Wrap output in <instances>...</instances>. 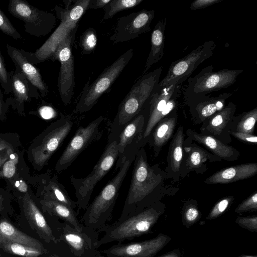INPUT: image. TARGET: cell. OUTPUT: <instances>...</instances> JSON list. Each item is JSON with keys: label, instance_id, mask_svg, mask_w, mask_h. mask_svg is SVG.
<instances>
[{"label": "cell", "instance_id": "cell-1", "mask_svg": "<svg viewBox=\"0 0 257 257\" xmlns=\"http://www.w3.org/2000/svg\"><path fill=\"white\" fill-rule=\"evenodd\" d=\"M132 177L120 217L139 212L158 202L163 195V184L167 177L158 165L151 166L142 148L134 161Z\"/></svg>", "mask_w": 257, "mask_h": 257}, {"label": "cell", "instance_id": "cell-2", "mask_svg": "<svg viewBox=\"0 0 257 257\" xmlns=\"http://www.w3.org/2000/svg\"><path fill=\"white\" fill-rule=\"evenodd\" d=\"M163 67L146 73L133 85L119 105L117 112L110 125L108 142L117 140L124 126L144 108L156 90Z\"/></svg>", "mask_w": 257, "mask_h": 257}, {"label": "cell", "instance_id": "cell-3", "mask_svg": "<svg viewBox=\"0 0 257 257\" xmlns=\"http://www.w3.org/2000/svg\"><path fill=\"white\" fill-rule=\"evenodd\" d=\"M90 0L63 1L65 8L56 5L54 10L60 24L43 44L34 52L23 50L28 59L35 65L46 60L54 61L60 44L75 30L78 23L87 10Z\"/></svg>", "mask_w": 257, "mask_h": 257}, {"label": "cell", "instance_id": "cell-4", "mask_svg": "<svg viewBox=\"0 0 257 257\" xmlns=\"http://www.w3.org/2000/svg\"><path fill=\"white\" fill-rule=\"evenodd\" d=\"M163 206L158 201L139 212L118 219L110 225H106L99 231L105 233L98 240V247L113 241L131 240L148 233L163 214Z\"/></svg>", "mask_w": 257, "mask_h": 257}, {"label": "cell", "instance_id": "cell-5", "mask_svg": "<svg viewBox=\"0 0 257 257\" xmlns=\"http://www.w3.org/2000/svg\"><path fill=\"white\" fill-rule=\"evenodd\" d=\"M135 158L127 159L100 193L89 204L82 217L88 228L99 233L110 220L120 187Z\"/></svg>", "mask_w": 257, "mask_h": 257}, {"label": "cell", "instance_id": "cell-6", "mask_svg": "<svg viewBox=\"0 0 257 257\" xmlns=\"http://www.w3.org/2000/svg\"><path fill=\"white\" fill-rule=\"evenodd\" d=\"M213 70V65L208 66L194 77L188 79L183 90L184 102L203 97L232 85L243 72L241 69L227 68L218 71Z\"/></svg>", "mask_w": 257, "mask_h": 257}, {"label": "cell", "instance_id": "cell-7", "mask_svg": "<svg viewBox=\"0 0 257 257\" xmlns=\"http://www.w3.org/2000/svg\"><path fill=\"white\" fill-rule=\"evenodd\" d=\"M118 157L117 140L107 145L91 172L87 176L77 178L72 175L70 181L73 186L78 209L85 210L89 204L93 191L97 183L108 173Z\"/></svg>", "mask_w": 257, "mask_h": 257}, {"label": "cell", "instance_id": "cell-8", "mask_svg": "<svg viewBox=\"0 0 257 257\" xmlns=\"http://www.w3.org/2000/svg\"><path fill=\"white\" fill-rule=\"evenodd\" d=\"M133 49H130L104 69L98 77L90 84L89 80L85 84L75 111L82 113L90 110L102 94L110 87L121 72L127 65L133 55Z\"/></svg>", "mask_w": 257, "mask_h": 257}, {"label": "cell", "instance_id": "cell-9", "mask_svg": "<svg viewBox=\"0 0 257 257\" xmlns=\"http://www.w3.org/2000/svg\"><path fill=\"white\" fill-rule=\"evenodd\" d=\"M215 47L213 40L206 41L185 57L172 62L157 86L182 84L202 62L213 55Z\"/></svg>", "mask_w": 257, "mask_h": 257}, {"label": "cell", "instance_id": "cell-10", "mask_svg": "<svg viewBox=\"0 0 257 257\" xmlns=\"http://www.w3.org/2000/svg\"><path fill=\"white\" fill-rule=\"evenodd\" d=\"M8 11L14 17L24 23L25 32L40 37L49 34L56 24L52 13L40 10L24 0H10Z\"/></svg>", "mask_w": 257, "mask_h": 257}, {"label": "cell", "instance_id": "cell-11", "mask_svg": "<svg viewBox=\"0 0 257 257\" xmlns=\"http://www.w3.org/2000/svg\"><path fill=\"white\" fill-rule=\"evenodd\" d=\"M103 119L101 115L87 125L78 128L57 162L55 169L57 172L66 170L85 149L101 138Z\"/></svg>", "mask_w": 257, "mask_h": 257}, {"label": "cell", "instance_id": "cell-12", "mask_svg": "<svg viewBox=\"0 0 257 257\" xmlns=\"http://www.w3.org/2000/svg\"><path fill=\"white\" fill-rule=\"evenodd\" d=\"M149 101L141 111L129 122L120 133L117 139L118 157L116 168H119L128 158H135L143 148V134L149 115Z\"/></svg>", "mask_w": 257, "mask_h": 257}, {"label": "cell", "instance_id": "cell-13", "mask_svg": "<svg viewBox=\"0 0 257 257\" xmlns=\"http://www.w3.org/2000/svg\"><path fill=\"white\" fill-rule=\"evenodd\" d=\"M73 125L71 118L61 115L43 133L33 153L34 163L37 167L42 168L47 163L68 136Z\"/></svg>", "mask_w": 257, "mask_h": 257}, {"label": "cell", "instance_id": "cell-14", "mask_svg": "<svg viewBox=\"0 0 257 257\" xmlns=\"http://www.w3.org/2000/svg\"><path fill=\"white\" fill-rule=\"evenodd\" d=\"M76 31L71 33L60 44L54 59V61L58 60L60 63L57 86L60 98L65 105L71 102L74 94V61L72 46Z\"/></svg>", "mask_w": 257, "mask_h": 257}, {"label": "cell", "instance_id": "cell-15", "mask_svg": "<svg viewBox=\"0 0 257 257\" xmlns=\"http://www.w3.org/2000/svg\"><path fill=\"white\" fill-rule=\"evenodd\" d=\"M154 10L143 9L118 19L110 41L113 44L133 40L150 31Z\"/></svg>", "mask_w": 257, "mask_h": 257}, {"label": "cell", "instance_id": "cell-16", "mask_svg": "<svg viewBox=\"0 0 257 257\" xmlns=\"http://www.w3.org/2000/svg\"><path fill=\"white\" fill-rule=\"evenodd\" d=\"M61 242L69 248L74 257H98V233L81 232L66 222L60 224Z\"/></svg>", "mask_w": 257, "mask_h": 257}, {"label": "cell", "instance_id": "cell-17", "mask_svg": "<svg viewBox=\"0 0 257 257\" xmlns=\"http://www.w3.org/2000/svg\"><path fill=\"white\" fill-rule=\"evenodd\" d=\"M171 240L168 235L160 233L146 240L118 244L104 249L101 252L105 257H154Z\"/></svg>", "mask_w": 257, "mask_h": 257}, {"label": "cell", "instance_id": "cell-18", "mask_svg": "<svg viewBox=\"0 0 257 257\" xmlns=\"http://www.w3.org/2000/svg\"><path fill=\"white\" fill-rule=\"evenodd\" d=\"M236 105L229 102L218 112L207 118L200 128L201 134L209 135L226 144L231 141V132Z\"/></svg>", "mask_w": 257, "mask_h": 257}, {"label": "cell", "instance_id": "cell-19", "mask_svg": "<svg viewBox=\"0 0 257 257\" xmlns=\"http://www.w3.org/2000/svg\"><path fill=\"white\" fill-rule=\"evenodd\" d=\"M183 150L180 178H184L193 171L202 174L207 170V164L222 160L195 143L190 146L183 144Z\"/></svg>", "mask_w": 257, "mask_h": 257}, {"label": "cell", "instance_id": "cell-20", "mask_svg": "<svg viewBox=\"0 0 257 257\" xmlns=\"http://www.w3.org/2000/svg\"><path fill=\"white\" fill-rule=\"evenodd\" d=\"M177 84L158 87L153 92L149 100V115L143 134L144 146L148 143V138L158 122L164 118L162 114L167 102L173 95Z\"/></svg>", "mask_w": 257, "mask_h": 257}, {"label": "cell", "instance_id": "cell-21", "mask_svg": "<svg viewBox=\"0 0 257 257\" xmlns=\"http://www.w3.org/2000/svg\"><path fill=\"white\" fill-rule=\"evenodd\" d=\"M233 92H224L216 96L209 95L185 102L189 107L192 120L195 123H203L207 118L223 109L226 100Z\"/></svg>", "mask_w": 257, "mask_h": 257}, {"label": "cell", "instance_id": "cell-22", "mask_svg": "<svg viewBox=\"0 0 257 257\" xmlns=\"http://www.w3.org/2000/svg\"><path fill=\"white\" fill-rule=\"evenodd\" d=\"M24 210L30 224L45 241L54 243L61 242L60 229L51 226L45 216L27 195L24 198Z\"/></svg>", "mask_w": 257, "mask_h": 257}, {"label": "cell", "instance_id": "cell-23", "mask_svg": "<svg viewBox=\"0 0 257 257\" xmlns=\"http://www.w3.org/2000/svg\"><path fill=\"white\" fill-rule=\"evenodd\" d=\"M7 50L16 68H18L28 80L37 88L40 96L45 97L49 92L48 87L42 78L39 70L28 59L23 49L7 44Z\"/></svg>", "mask_w": 257, "mask_h": 257}, {"label": "cell", "instance_id": "cell-24", "mask_svg": "<svg viewBox=\"0 0 257 257\" xmlns=\"http://www.w3.org/2000/svg\"><path fill=\"white\" fill-rule=\"evenodd\" d=\"M10 74L13 94V98L10 97L11 103L19 112L22 113L25 102L30 101L33 98L38 99L40 94L37 88L28 80L18 68L10 71Z\"/></svg>", "mask_w": 257, "mask_h": 257}, {"label": "cell", "instance_id": "cell-25", "mask_svg": "<svg viewBox=\"0 0 257 257\" xmlns=\"http://www.w3.org/2000/svg\"><path fill=\"white\" fill-rule=\"evenodd\" d=\"M187 139L203 145L213 155L227 161L237 160L240 153L234 147L225 144L209 135L199 134L191 128L187 130Z\"/></svg>", "mask_w": 257, "mask_h": 257}, {"label": "cell", "instance_id": "cell-26", "mask_svg": "<svg viewBox=\"0 0 257 257\" xmlns=\"http://www.w3.org/2000/svg\"><path fill=\"white\" fill-rule=\"evenodd\" d=\"M257 173V163H250L222 169L207 178L204 182L209 184H227L250 178Z\"/></svg>", "mask_w": 257, "mask_h": 257}, {"label": "cell", "instance_id": "cell-27", "mask_svg": "<svg viewBox=\"0 0 257 257\" xmlns=\"http://www.w3.org/2000/svg\"><path fill=\"white\" fill-rule=\"evenodd\" d=\"M43 210L48 214L61 219L73 228L81 232L93 233L97 232L81 223L74 209L64 204L52 200L41 201Z\"/></svg>", "mask_w": 257, "mask_h": 257}, {"label": "cell", "instance_id": "cell-28", "mask_svg": "<svg viewBox=\"0 0 257 257\" xmlns=\"http://www.w3.org/2000/svg\"><path fill=\"white\" fill-rule=\"evenodd\" d=\"M177 119V109H175L160 120L151 133L152 134L149 137L148 143L153 148L155 156L159 155L162 147L172 137Z\"/></svg>", "mask_w": 257, "mask_h": 257}, {"label": "cell", "instance_id": "cell-29", "mask_svg": "<svg viewBox=\"0 0 257 257\" xmlns=\"http://www.w3.org/2000/svg\"><path fill=\"white\" fill-rule=\"evenodd\" d=\"M184 130L179 126L170 143L167 158L168 166L166 169L167 177L175 181L180 179V168L183 154L184 142Z\"/></svg>", "mask_w": 257, "mask_h": 257}, {"label": "cell", "instance_id": "cell-30", "mask_svg": "<svg viewBox=\"0 0 257 257\" xmlns=\"http://www.w3.org/2000/svg\"><path fill=\"white\" fill-rule=\"evenodd\" d=\"M166 25V19L165 18L158 22L153 30L151 37V50L147 59L143 75L164 56Z\"/></svg>", "mask_w": 257, "mask_h": 257}, {"label": "cell", "instance_id": "cell-31", "mask_svg": "<svg viewBox=\"0 0 257 257\" xmlns=\"http://www.w3.org/2000/svg\"><path fill=\"white\" fill-rule=\"evenodd\" d=\"M0 239L17 242L48 252L40 241L19 230L6 221H0Z\"/></svg>", "mask_w": 257, "mask_h": 257}, {"label": "cell", "instance_id": "cell-32", "mask_svg": "<svg viewBox=\"0 0 257 257\" xmlns=\"http://www.w3.org/2000/svg\"><path fill=\"white\" fill-rule=\"evenodd\" d=\"M44 200H52L67 205L75 209L76 202L69 195L66 189L55 176L49 177L43 187Z\"/></svg>", "mask_w": 257, "mask_h": 257}, {"label": "cell", "instance_id": "cell-33", "mask_svg": "<svg viewBox=\"0 0 257 257\" xmlns=\"http://www.w3.org/2000/svg\"><path fill=\"white\" fill-rule=\"evenodd\" d=\"M257 120V107L233 118L231 132H237L253 135Z\"/></svg>", "mask_w": 257, "mask_h": 257}, {"label": "cell", "instance_id": "cell-34", "mask_svg": "<svg viewBox=\"0 0 257 257\" xmlns=\"http://www.w3.org/2000/svg\"><path fill=\"white\" fill-rule=\"evenodd\" d=\"M0 248L5 251L23 257H38L48 252L17 242L0 239Z\"/></svg>", "mask_w": 257, "mask_h": 257}, {"label": "cell", "instance_id": "cell-35", "mask_svg": "<svg viewBox=\"0 0 257 257\" xmlns=\"http://www.w3.org/2000/svg\"><path fill=\"white\" fill-rule=\"evenodd\" d=\"M201 216L195 200H188L184 202L182 210V220L186 228H189L195 224Z\"/></svg>", "mask_w": 257, "mask_h": 257}, {"label": "cell", "instance_id": "cell-36", "mask_svg": "<svg viewBox=\"0 0 257 257\" xmlns=\"http://www.w3.org/2000/svg\"><path fill=\"white\" fill-rule=\"evenodd\" d=\"M143 0H111L104 8V15L102 20L112 18L116 13L139 5Z\"/></svg>", "mask_w": 257, "mask_h": 257}, {"label": "cell", "instance_id": "cell-37", "mask_svg": "<svg viewBox=\"0 0 257 257\" xmlns=\"http://www.w3.org/2000/svg\"><path fill=\"white\" fill-rule=\"evenodd\" d=\"M97 42L96 31L92 28L86 29L81 36L79 46L84 54L92 53L95 49Z\"/></svg>", "mask_w": 257, "mask_h": 257}, {"label": "cell", "instance_id": "cell-38", "mask_svg": "<svg viewBox=\"0 0 257 257\" xmlns=\"http://www.w3.org/2000/svg\"><path fill=\"white\" fill-rule=\"evenodd\" d=\"M234 200L233 196H227L220 200L210 210L206 219L212 220L221 215L230 206Z\"/></svg>", "mask_w": 257, "mask_h": 257}, {"label": "cell", "instance_id": "cell-39", "mask_svg": "<svg viewBox=\"0 0 257 257\" xmlns=\"http://www.w3.org/2000/svg\"><path fill=\"white\" fill-rule=\"evenodd\" d=\"M0 31L14 39H21L23 38L22 36L18 32L1 9Z\"/></svg>", "mask_w": 257, "mask_h": 257}, {"label": "cell", "instance_id": "cell-40", "mask_svg": "<svg viewBox=\"0 0 257 257\" xmlns=\"http://www.w3.org/2000/svg\"><path fill=\"white\" fill-rule=\"evenodd\" d=\"M0 84L6 94L11 93L10 72L6 68L4 59L0 49Z\"/></svg>", "mask_w": 257, "mask_h": 257}, {"label": "cell", "instance_id": "cell-41", "mask_svg": "<svg viewBox=\"0 0 257 257\" xmlns=\"http://www.w3.org/2000/svg\"><path fill=\"white\" fill-rule=\"evenodd\" d=\"M257 210V192H255L249 197L241 202L235 209L236 213H242Z\"/></svg>", "mask_w": 257, "mask_h": 257}, {"label": "cell", "instance_id": "cell-42", "mask_svg": "<svg viewBox=\"0 0 257 257\" xmlns=\"http://www.w3.org/2000/svg\"><path fill=\"white\" fill-rule=\"evenodd\" d=\"M235 223L242 228L251 232H257V216H238Z\"/></svg>", "mask_w": 257, "mask_h": 257}, {"label": "cell", "instance_id": "cell-43", "mask_svg": "<svg viewBox=\"0 0 257 257\" xmlns=\"http://www.w3.org/2000/svg\"><path fill=\"white\" fill-rule=\"evenodd\" d=\"M15 155L11 154L9 160L4 165L2 175L6 178H10L12 177L16 172V165L18 161V157Z\"/></svg>", "mask_w": 257, "mask_h": 257}, {"label": "cell", "instance_id": "cell-44", "mask_svg": "<svg viewBox=\"0 0 257 257\" xmlns=\"http://www.w3.org/2000/svg\"><path fill=\"white\" fill-rule=\"evenodd\" d=\"M229 134L244 143L252 145L257 144V137L254 135L237 132H230Z\"/></svg>", "mask_w": 257, "mask_h": 257}, {"label": "cell", "instance_id": "cell-45", "mask_svg": "<svg viewBox=\"0 0 257 257\" xmlns=\"http://www.w3.org/2000/svg\"><path fill=\"white\" fill-rule=\"evenodd\" d=\"M222 1L223 0H195L191 4L190 9L192 10L202 9L219 3Z\"/></svg>", "mask_w": 257, "mask_h": 257}, {"label": "cell", "instance_id": "cell-46", "mask_svg": "<svg viewBox=\"0 0 257 257\" xmlns=\"http://www.w3.org/2000/svg\"><path fill=\"white\" fill-rule=\"evenodd\" d=\"M12 148L6 142L0 140V166L12 152Z\"/></svg>", "mask_w": 257, "mask_h": 257}, {"label": "cell", "instance_id": "cell-47", "mask_svg": "<svg viewBox=\"0 0 257 257\" xmlns=\"http://www.w3.org/2000/svg\"><path fill=\"white\" fill-rule=\"evenodd\" d=\"M40 115L44 119H49L54 117L56 115L54 109L49 105H43L38 109Z\"/></svg>", "mask_w": 257, "mask_h": 257}, {"label": "cell", "instance_id": "cell-48", "mask_svg": "<svg viewBox=\"0 0 257 257\" xmlns=\"http://www.w3.org/2000/svg\"><path fill=\"white\" fill-rule=\"evenodd\" d=\"M111 0H90L87 10L103 8Z\"/></svg>", "mask_w": 257, "mask_h": 257}, {"label": "cell", "instance_id": "cell-49", "mask_svg": "<svg viewBox=\"0 0 257 257\" xmlns=\"http://www.w3.org/2000/svg\"><path fill=\"white\" fill-rule=\"evenodd\" d=\"M10 103V97L8 98L6 102L4 101V96L0 88V117L5 116L7 108V105Z\"/></svg>", "mask_w": 257, "mask_h": 257}, {"label": "cell", "instance_id": "cell-50", "mask_svg": "<svg viewBox=\"0 0 257 257\" xmlns=\"http://www.w3.org/2000/svg\"><path fill=\"white\" fill-rule=\"evenodd\" d=\"M181 252L179 249H175L158 257H181ZM98 257H105L101 254Z\"/></svg>", "mask_w": 257, "mask_h": 257}, {"label": "cell", "instance_id": "cell-51", "mask_svg": "<svg viewBox=\"0 0 257 257\" xmlns=\"http://www.w3.org/2000/svg\"><path fill=\"white\" fill-rule=\"evenodd\" d=\"M15 186L21 192H24L27 191L28 186L25 182L22 180L16 181L15 183Z\"/></svg>", "mask_w": 257, "mask_h": 257}, {"label": "cell", "instance_id": "cell-52", "mask_svg": "<svg viewBox=\"0 0 257 257\" xmlns=\"http://www.w3.org/2000/svg\"><path fill=\"white\" fill-rule=\"evenodd\" d=\"M46 257H69L67 256H62L57 254L53 253L48 255Z\"/></svg>", "mask_w": 257, "mask_h": 257}, {"label": "cell", "instance_id": "cell-53", "mask_svg": "<svg viewBox=\"0 0 257 257\" xmlns=\"http://www.w3.org/2000/svg\"><path fill=\"white\" fill-rule=\"evenodd\" d=\"M237 257H257V255H251L242 254Z\"/></svg>", "mask_w": 257, "mask_h": 257}]
</instances>
